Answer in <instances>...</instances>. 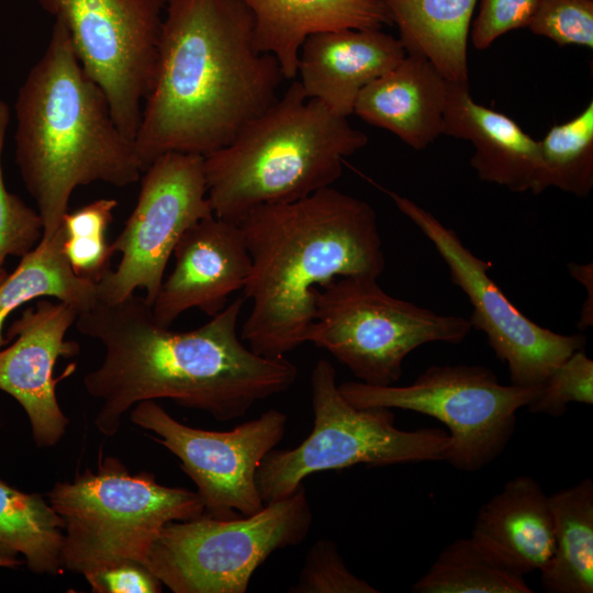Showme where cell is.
Wrapping results in <instances>:
<instances>
[{
  "label": "cell",
  "instance_id": "obj_7",
  "mask_svg": "<svg viewBox=\"0 0 593 593\" xmlns=\"http://www.w3.org/2000/svg\"><path fill=\"white\" fill-rule=\"evenodd\" d=\"M311 399L310 435L292 449H272L258 467L256 480L265 504L291 495L306 477L320 471L446 459L447 430H403L395 426L392 409L354 406L339 392L336 370L326 359L312 369Z\"/></svg>",
  "mask_w": 593,
  "mask_h": 593
},
{
  "label": "cell",
  "instance_id": "obj_19",
  "mask_svg": "<svg viewBox=\"0 0 593 593\" xmlns=\"http://www.w3.org/2000/svg\"><path fill=\"white\" fill-rule=\"evenodd\" d=\"M443 135L472 144L470 165L481 180L533 193L540 165L538 141L512 118L477 103L469 82L447 80Z\"/></svg>",
  "mask_w": 593,
  "mask_h": 593
},
{
  "label": "cell",
  "instance_id": "obj_9",
  "mask_svg": "<svg viewBox=\"0 0 593 593\" xmlns=\"http://www.w3.org/2000/svg\"><path fill=\"white\" fill-rule=\"evenodd\" d=\"M313 521L303 485L257 513L166 524L143 564L175 593H245L276 550L302 542Z\"/></svg>",
  "mask_w": 593,
  "mask_h": 593
},
{
  "label": "cell",
  "instance_id": "obj_28",
  "mask_svg": "<svg viewBox=\"0 0 593 593\" xmlns=\"http://www.w3.org/2000/svg\"><path fill=\"white\" fill-rule=\"evenodd\" d=\"M116 205L114 199H99L63 216L64 253L77 276L97 282L109 270L114 250L105 234Z\"/></svg>",
  "mask_w": 593,
  "mask_h": 593
},
{
  "label": "cell",
  "instance_id": "obj_31",
  "mask_svg": "<svg viewBox=\"0 0 593 593\" xmlns=\"http://www.w3.org/2000/svg\"><path fill=\"white\" fill-rule=\"evenodd\" d=\"M293 593H378L346 567L336 544L320 539L309 549Z\"/></svg>",
  "mask_w": 593,
  "mask_h": 593
},
{
  "label": "cell",
  "instance_id": "obj_8",
  "mask_svg": "<svg viewBox=\"0 0 593 593\" xmlns=\"http://www.w3.org/2000/svg\"><path fill=\"white\" fill-rule=\"evenodd\" d=\"M377 280L342 277L318 290L306 334V342L327 350L359 381L394 384L405 358L417 347L460 344L470 334L469 318L392 296Z\"/></svg>",
  "mask_w": 593,
  "mask_h": 593
},
{
  "label": "cell",
  "instance_id": "obj_26",
  "mask_svg": "<svg viewBox=\"0 0 593 593\" xmlns=\"http://www.w3.org/2000/svg\"><path fill=\"white\" fill-rule=\"evenodd\" d=\"M413 593H532L524 575L490 559L471 539L447 545L413 584Z\"/></svg>",
  "mask_w": 593,
  "mask_h": 593
},
{
  "label": "cell",
  "instance_id": "obj_22",
  "mask_svg": "<svg viewBox=\"0 0 593 593\" xmlns=\"http://www.w3.org/2000/svg\"><path fill=\"white\" fill-rule=\"evenodd\" d=\"M406 54L427 59L452 82H469L467 43L478 0H381Z\"/></svg>",
  "mask_w": 593,
  "mask_h": 593
},
{
  "label": "cell",
  "instance_id": "obj_24",
  "mask_svg": "<svg viewBox=\"0 0 593 593\" xmlns=\"http://www.w3.org/2000/svg\"><path fill=\"white\" fill-rule=\"evenodd\" d=\"M44 296L85 311L98 301L97 282L77 276L64 253L61 226L49 239H41L21 261L13 272L0 284V349L8 339L3 326L10 314L21 305Z\"/></svg>",
  "mask_w": 593,
  "mask_h": 593
},
{
  "label": "cell",
  "instance_id": "obj_6",
  "mask_svg": "<svg viewBox=\"0 0 593 593\" xmlns=\"http://www.w3.org/2000/svg\"><path fill=\"white\" fill-rule=\"evenodd\" d=\"M47 497L64 523L63 569L82 575L143 563L166 524L204 515L197 492L163 485L150 472L131 473L115 457L55 483Z\"/></svg>",
  "mask_w": 593,
  "mask_h": 593
},
{
  "label": "cell",
  "instance_id": "obj_35",
  "mask_svg": "<svg viewBox=\"0 0 593 593\" xmlns=\"http://www.w3.org/2000/svg\"><path fill=\"white\" fill-rule=\"evenodd\" d=\"M568 271L578 282L582 283L586 291V299L580 311L577 322L579 331L583 332L593 325V264L569 262Z\"/></svg>",
  "mask_w": 593,
  "mask_h": 593
},
{
  "label": "cell",
  "instance_id": "obj_17",
  "mask_svg": "<svg viewBox=\"0 0 593 593\" xmlns=\"http://www.w3.org/2000/svg\"><path fill=\"white\" fill-rule=\"evenodd\" d=\"M406 52L381 29H342L310 35L299 55V82L334 114L354 113L359 92L395 67Z\"/></svg>",
  "mask_w": 593,
  "mask_h": 593
},
{
  "label": "cell",
  "instance_id": "obj_34",
  "mask_svg": "<svg viewBox=\"0 0 593 593\" xmlns=\"http://www.w3.org/2000/svg\"><path fill=\"white\" fill-rule=\"evenodd\" d=\"M96 593H159L161 582L143 564L124 561L83 574Z\"/></svg>",
  "mask_w": 593,
  "mask_h": 593
},
{
  "label": "cell",
  "instance_id": "obj_30",
  "mask_svg": "<svg viewBox=\"0 0 593 593\" xmlns=\"http://www.w3.org/2000/svg\"><path fill=\"white\" fill-rule=\"evenodd\" d=\"M570 403L593 404V360L585 348L575 350L548 376L527 407L534 414L560 417Z\"/></svg>",
  "mask_w": 593,
  "mask_h": 593
},
{
  "label": "cell",
  "instance_id": "obj_13",
  "mask_svg": "<svg viewBox=\"0 0 593 593\" xmlns=\"http://www.w3.org/2000/svg\"><path fill=\"white\" fill-rule=\"evenodd\" d=\"M381 189L445 261L451 282L469 299L472 328L485 334L496 358L507 366L511 384L539 387L563 360L584 348L583 334L553 332L521 312L489 275L492 264L474 255L452 228L409 198Z\"/></svg>",
  "mask_w": 593,
  "mask_h": 593
},
{
  "label": "cell",
  "instance_id": "obj_23",
  "mask_svg": "<svg viewBox=\"0 0 593 593\" xmlns=\"http://www.w3.org/2000/svg\"><path fill=\"white\" fill-rule=\"evenodd\" d=\"M555 547L540 583L548 593L593 592V480L549 495Z\"/></svg>",
  "mask_w": 593,
  "mask_h": 593
},
{
  "label": "cell",
  "instance_id": "obj_2",
  "mask_svg": "<svg viewBox=\"0 0 593 593\" xmlns=\"http://www.w3.org/2000/svg\"><path fill=\"white\" fill-rule=\"evenodd\" d=\"M155 72L134 147L143 171L159 156H208L279 97L273 55L254 43L239 0H166Z\"/></svg>",
  "mask_w": 593,
  "mask_h": 593
},
{
  "label": "cell",
  "instance_id": "obj_3",
  "mask_svg": "<svg viewBox=\"0 0 593 593\" xmlns=\"http://www.w3.org/2000/svg\"><path fill=\"white\" fill-rule=\"evenodd\" d=\"M238 224L251 261L239 335L265 357L306 343L318 290L342 277L378 279L385 267L373 208L332 187L258 206Z\"/></svg>",
  "mask_w": 593,
  "mask_h": 593
},
{
  "label": "cell",
  "instance_id": "obj_27",
  "mask_svg": "<svg viewBox=\"0 0 593 593\" xmlns=\"http://www.w3.org/2000/svg\"><path fill=\"white\" fill-rule=\"evenodd\" d=\"M538 144L540 165L533 193L555 187L586 198L593 188V101L577 116L551 126Z\"/></svg>",
  "mask_w": 593,
  "mask_h": 593
},
{
  "label": "cell",
  "instance_id": "obj_1",
  "mask_svg": "<svg viewBox=\"0 0 593 593\" xmlns=\"http://www.w3.org/2000/svg\"><path fill=\"white\" fill-rule=\"evenodd\" d=\"M239 296L204 325L186 332L156 322L144 296L118 303L98 300L76 327L104 347L101 365L87 373L88 394L102 402L94 425L108 437L123 415L146 400L170 399L220 422L244 416L258 401L284 392L298 379L286 357L269 358L243 344L237 331Z\"/></svg>",
  "mask_w": 593,
  "mask_h": 593
},
{
  "label": "cell",
  "instance_id": "obj_11",
  "mask_svg": "<svg viewBox=\"0 0 593 593\" xmlns=\"http://www.w3.org/2000/svg\"><path fill=\"white\" fill-rule=\"evenodd\" d=\"M67 29L112 116L134 141L154 77L166 0H37Z\"/></svg>",
  "mask_w": 593,
  "mask_h": 593
},
{
  "label": "cell",
  "instance_id": "obj_18",
  "mask_svg": "<svg viewBox=\"0 0 593 593\" xmlns=\"http://www.w3.org/2000/svg\"><path fill=\"white\" fill-rule=\"evenodd\" d=\"M470 537L497 564L522 575L540 572L555 547L549 495L530 475L506 481L480 506Z\"/></svg>",
  "mask_w": 593,
  "mask_h": 593
},
{
  "label": "cell",
  "instance_id": "obj_25",
  "mask_svg": "<svg viewBox=\"0 0 593 593\" xmlns=\"http://www.w3.org/2000/svg\"><path fill=\"white\" fill-rule=\"evenodd\" d=\"M64 523L38 493L20 491L0 479V557L24 556L36 574H60Z\"/></svg>",
  "mask_w": 593,
  "mask_h": 593
},
{
  "label": "cell",
  "instance_id": "obj_29",
  "mask_svg": "<svg viewBox=\"0 0 593 593\" xmlns=\"http://www.w3.org/2000/svg\"><path fill=\"white\" fill-rule=\"evenodd\" d=\"M10 121V109L0 100V284L8 277L4 264L9 256L23 257L43 235V221L16 194L8 191L2 172V152Z\"/></svg>",
  "mask_w": 593,
  "mask_h": 593
},
{
  "label": "cell",
  "instance_id": "obj_12",
  "mask_svg": "<svg viewBox=\"0 0 593 593\" xmlns=\"http://www.w3.org/2000/svg\"><path fill=\"white\" fill-rule=\"evenodd\" d=\"M143 172L136 205L111 243L121 261L97 281L98 300L105 303L121 302L142 289L152 305L182 234L213 215L203 156L167 153Z\"/></svg>",
  "mask_w": 593,
  "mask_h": 593
},
{
  "label": "cell",
  "instance_id": "obj_36",
  "mask_svg": "<svg viewBox=\"0 0 593 593\" xmlns=\"http://www.w3.org/2000/svg\"><path fill=\"white\" fill-rule=\"evenodd\" d=\"M22 562L23 561H21L20 559H9L0 557V567L14 568L16 566H20Z\"/></svg>",
  "mask_w": 593,
  "mask_h": 593
},
{
  "label": "cell",
  "instance_id": "obj_33",
  "mask_svg": "<svg viewBox=\"0 0 593 593\" xmlns=\"http://www.w3.org/2000/svg\"><path fill=\"white\" fill-rule=\"evenodd\" d=\"M540 0H481L471 30L472 45L486 49L501 35L527 27Z\"/></svg>",
  "mask_w": 593,
  "mask_h": 593
},
{
  "label": "cell",
  "instance_id": "obj_10",
  "mask_svg": "<svg viewBox=\"0 0 593 593\" xmlns=\"http://www.w3.org/2000/svg\"><path fill=\"white\" fill-rule=\"evenodd\" d=\"M354 406L413 411L443 423L450 437L446 461L462 471H478L507 447L517 412L527 407L539 387L502 384L479 365H434L406 385L338 384Z\"/></svg>",
  "mask_w": 593,
  "mask_h": 593
},
{
  "label": "cell",
  "instance_id": "obj_15",
  "mask_svg": "<svg viewBox=\"0 0 593 593\" xmlns=\"http://www.w3.org/2000/svg\"><path fill=\"white\" fill-rule=\"evenodd\" d=\"M78 314L68 303L41 300L10 325L7 339L13 342L0 349V390L23 407L38 448L55 446L69 423L56 398L54 368L59 357L79 351L66 339Z\"/></svg>",
  "mask_w": 593,
  "mask_h": 593
},
{
  "label": "cell",
  "instance_id": "obj_20",
  "mask_svg": "<svg viewBox=\"0 0 593 593\" xmlns=\"http://www.w3.org/2000/svg\"><path fill=\"white\" fill-rule=\"evenodd\" d=\"M447 80L424 57L406 56L358 94L354 113L421 150L443 135Z\"/></svg>",
  "mask_w": 593,
  "mask_h": 593
},
{
  "label": "cell",
  "instance_id": "obj_32",
  "mask_svg": "<svg viewBox=\"0 0 593 593\" xmlns=\"http://www.w3.org/2000/svg\"><path fill=\"white\" fill-rule=\"evenodd\" d=\"M559 46L593 48V0H540L527 26Z\"/></svg>",
  "mask_w": 593,
  "mask_h": 593
},
{
  "label": "cell",
  "instance_id": "obj_5",
  "mask_svg": "<svg viewBox=\"0 0 593 593\" xmlns=\"http://www.w3.org/2000/svg\"><path fill=\"white\" fill-rule=\"evenodd\" d=\"M368 136L293 81L224 147L204 157L213 214L239 223L251 210L332 187Z\"/></svg>",
  "mask_w": 593,
  "mask_h": 593
},
{
  "label": "cell",
  "instance_id": "obj_16",
  "mask_svg": "<svg viewBox=\"0 0 593 593\" xmlns=\"http://www.w3.org/2000/svg\"><path fill=\"white\" fill-rule=\"evenodd\" d=\"M175 268L152 304L156 322L170 327L187 310L220 313L243 289L251 261L238 223L214 214L188 228L175 249Z\"/></svg>",
  "mask_w": 593,
  "mask_h": 593
},
{
  "label": "cell",
  "instance_id": "obj_14",
  "mask_svg": "<svg viewBox=\"0 0 593 593\" xmlns=\"http://www.w3.org/2000/svg\"><path fill=\"white\" fill-rule=\"evenodd\" d=\"M131 421L156 434L155 440L181 461L198 489L204 515L230 519L265 506L256 474L261 460L284 436L282 412L268 410L231 430L216 432L187 426L154 400H146L133 406Z\"/></svg>",
  "mask_w": 593,
  "mask_h": 593
},
{
  "label": "cell",
  "instance_id": "obj_4",
  "mask_svg": "<svg viewBox=\"0 0 593 593\" xmlns=\"http://www.w3.org/2000/svg\"><path fill=\"white\" fill-rule=\"evenodd\" d=\"M15 161L49 239L72 192L105 182L123 188L143 169L133 139L118 127L100 86L85 71L58 20L15 102Z\"/></svg>",
  "mask_w": 593,
  "mask_h": 593
},
{
  "label": "cell",
  "instance_id": "obj_21",
  "mask_svg": "<svg viewBox=\"0 0 593 593\" xmlns=\"http://www.w3.org/2000/svg\"><path fill=\"white\" fill-rule=\"evenodd\" d=\"M253 15L254 43L278 60L284 79L298 76L299 55L312 34L391 25L381 0H239Z\"/></svg>",
  "mask_w": 593,
  "mask_h": 593
}]
</instances>
